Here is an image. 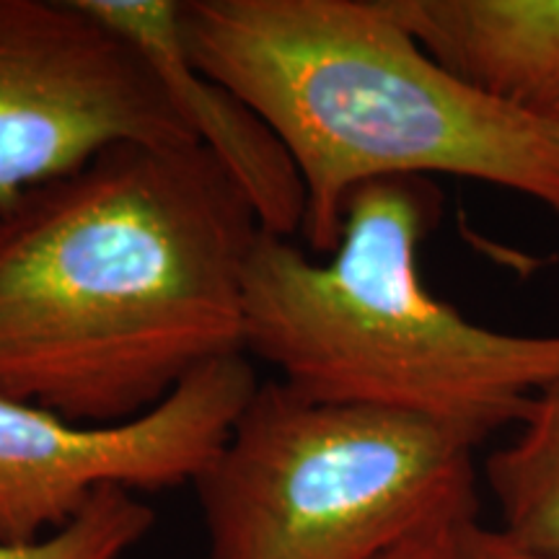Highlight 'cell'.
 <instances>
[{"label":"cell","mask_w":559,"mask_h":559,"mask_svg":"<svg viewBox=\"0 0 559 559\" xmlns=\"http://www.w3.org/2000/svg\"><path fill=\"white\" fill-rule=\"evenodd\" d=\"M260 230L200 143L115 145L21 194L0 213V394L83 425L158 407L243 353Z\"/></svg>","instance_id":"6da1fadb"},{"label":"cell","mask_w":559,"mask_h":559,"mask_svg":"<svg viewBox=\"0 0 559 559\" xmlns=\"http://www.w3.org/2000/svg\"><path fill=\"white\" fill-rule=\"evenodd\" d=\"M179 26L194 66L288 145L313 254L337 249L349 194L379 179H479L559 215L544 124L453 79L381 0H179Z\"/></svg>","instance_id":"7a4b0ae2"},{"label":"cell","mask_w":559,"mask_h":559,"mask_svg":"<svg viewBox=\"0 0 559 559\" xmlns=\"http://www.w3.org/2000/svg\"><path fill=\"white\" fill-rule=\"evenodd\" d=\"M440 218L430 179L349 194L340 243L313 260L260 230L243 275V353L306 400L436 419L477 449L559 383V334H508L425 288L419 247Z\"/></svg>","instance_id":"3957f363"},{"label":"cell","mask_w":559,"mask_h":559,"mask_svg":"<svg viewBox=\"0 0 559 559\" xmlns=\"http://www.w3.org/2000/svg\"><path fill=\"white\" fill-rule=\"evenodd\" d=\"M472 451L436 419L260 383L192 485L210 559H379L477 519Z\"/></svg>","instance_id":"277c9868"},{"label":"cell","mask_w":559,"mask_h":559,"mask_svg":"<svg viewBox=\"0 0 559 559\" xmlns=\"http://www.w3.org/2000/svg\"><path fill=\"white\" fill-rule=\"evenodd\" d=\"M124 143L198 138L148 60L83 0H0V213Z\"/></svg>","instance_id":"5b68a950"},{"label":"cell","mask_w":559,"mask_h":559,"mask_svg":"<svg viewBox=\"0 0 559 559\" xmlns=\"http://www.w3.org/2000/svg\"><path fill=\"white\" fill-rule=\"evenodd\" d=\"M260 386L243 353L194 370L128 423L83 425L0 394V542L66 528L104 487L158 492L194 479Z\"/></svg>","instance_id":"8992f818"},{"label":"cell","mask_w":559,"mask_h":559,"mask_svg":"<svg viewBox=\"0 0 559 559\" xmlns=\"http://www.w3.org/2000/svg\"><path fill=\"white\" fill-rule=\"evenodd\" d=\"M83 5L148 60L187 128L234 179L264 234L300 236L306 187L288 145L251 104L194 66L181 39L177 0H83Z\"/></svg>","instance_id":"52a82bcc"},{"label":"cell","mask_w":559,"mask_h":559,"mask_svg":"<svg viewBox=\"0 0 559 559\" xmlns=\"http://www.w3.org/2000/svg\"><path fill=\"white\" fill-rule=\"evenodd\" d=\"M464 86L539 117L559 102V0H381Z\"/></svg>","instance_id":"ba28073f"},{"label":"cell","mask_w":559,"mask_h":559,"mask_svg":"<svg viewBox=\"0 0 559 559\" xmlns=\"http://www.w3.org/2000/svg\"><path fill=\"white\" fill-rule=\"evenodd\" d=\"M485 479L500 506L502 534L536 555L559 557V383L536 396L513 443L489 453Z\"/></svg>","instance_id":"9c48e42d"},{"label":"cell","mask_w":559,"mask_h":559,"mask_svg":"<svg viewBox=\"0 0 559 559\" xmlns=\"http://www.w3.org/2000/svg\"><path fill=\"white\" fill-rule=\"evenodd\" d=\"M153 523L156 513L138 492L104 487L66 528L32 544L0 542V559H122Z\"/></svg>","instance_id":"30bf717a"},{"label":"cell","mask_w":559,"mask_h":559,"mask_svg":"<svg viewBox=\"0 0 559 559\" xmlns=\"http://www.w3.org/2000/svg\"><path fill=\"white\" fill-rule=\"evenodd\" d=\"M469 519L436 521L415 531L379 559H459V526Z\"/></svg>","instance_id":"8fae6325"},{"label":"cell","mask_w":559,"mask_h":559,"mask_svg":"<svg viewBox=\"0 0 559 559\" xmlns=\"http://www.w3.org/2000/svg\"><path fill=\"white\" fill-rule=\"evenodd\" d=\"M459 559H559L536 555L510 542L500 528L481 526L477 519L464 521L459 526Z\"/></svg>","instance_id":"7c38bea8"},{"label":"cell","mask_w":559,"mask_h":559,"mask_svg":"<svg viewBox=\"0 0 559 559\" xmlns=\"http://www.w3.org/2000/svg\"><path fill=\"white\" fill-rule=\"evenodd\" d=\"M539 122L544 124V130H547V135L551 140V145L559 151V102L555 107H549L544 115L539 117Z\"/></svg>","instance_id":"4fadbf2b"}]
</instances>
